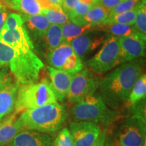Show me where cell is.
<instances>
[{"mask_svg": "<svg viewBox=\"0 0 146 146\" xmlns=\"http://www.w3.org/2000/svg\"><path fill=\"white\" fill-rule=\"evenodd\" d=\"M143 60H134L115 67L100 79L98 93L108 106L115 110L125 107L131 89L143 74Z\"/></svg>", "mask_w": 146, "mask_h": 146, "instance_id": "6da1fadb", "label": "cell"}, {"mask_svg": "<svg viewBox=\"0 0 146 146\" xmlns=\"http://www.w3.org/2000/svg\"><path fill=\"white\" fill-rule=\"evenodd\" d=\"M67 110L58 102L29 109L20 114L25 129L54 134L62 129L68 118Z\"/></svg>", "mask_w": 146, "mask_h": 146, "instance_id": "7a4b0ae2", "label": "cell"}, {"mask_svg": "<svg viewBox=\"0 0 146 146\" xmlns=\"http://www.w3.org/2000/svg\"><path fill=\"white\" fill-rule=\"evenodd\" d=\"M73 121H89L107 127L120 117V112L109 108L98 93L90 95L72 104Z\"/></svg>", "mask_w": 146, "mask_h": 146, "instance_id": "3957f363", "label": "cell"}, {"mask_svg": "<svg viewBox=\"0 0 146 146\" xmlns=\"http://www.w3.org/2000/svg\"><path fill=\"white\" fill-rule=\"evenodd\" d=\"M58 102L57 98L48 79L20 85L14 108V112L21 114L29 109Z\"/></svg>", "mask_w": 146, "mask_h": 146, "instance_id": "277c9868", "label": "cell"}, {"mask_svg": "<svg viewBox=\"0 0 146 146\" xmlns=\"http://www.w3.org/2000/svg\"><path fill=\"white\" fill-rule=\"evenodd\" d=\"M14 51L15 54L8 66L14 79L20 85L37 82L44 64L35 50Z\"/></svg>", "mask_w": 146, "mask_h": 146, "instance_id": "5b68a950", "label": "cell"}, {"mask_svg": "<svg viewBox=\"0 0 146 146\" xmlns=\"http://www.w3.org/2000/svg\"><path fill=\"white\" fill-rule=\"evenodd\" d=\"M118 54V38L109 36L104 41L101 49L92 58L85 62V65L87 68L100 75L117 66Z\"/></svg>", "mask_w": 146, "mask_h": 146, "instance_id": "8992f818", "label": "cell"}, {"mask_svg": "<svg viewBox=\"0 0 146 146\" xmlns=\"http://www.w3.org/2000/svg\"><path fill=\"white\" fill-rule=\"evenodd\" d=\"M98 74L84 67L72 76L66 99L70 104H74L86 97L96 93L100 81Z\"/></svg>", "mask_w": 146, "mask_h": 146, "instance_id": "52a82bcc", "label": "cell"}, {"mask_svg": "<svg viewBox=\"0 0 146 146\" xmlns=\"http://www.w3.org/2000/svg\"><path fill=\"white\" fill-rule=\"evenodd\" d=\"M145 119L131 115L122 122L117 136L120 146H145Z\"/></svg>", "mask_w": 146, "mask_h": 146, "instance_id": "ba28073f", "label": "cell"}, {"mask_svg": "<svg viewBox=\"0 0 146 146\" xmlns=\"http://www.w3.org/2000/svg\"><path fill=\"white\" fill-rule=\"evenodd\" d=\"M45 58L50 66L71 74H76L84 68L83 61L68 43L60 44L48 53Z\"/></svg>", "mask_w": 146, "mask_h": 146, "instance_id": "9c48e42d", "label": "cell"}, {"mask_svg": "<svg viewBox=\"0 0 146 146\" xmlns=\"http://www.w3.org/2000/svg\"><path fill=\"white\" fill-rule=\"evenodd\" d=\"M145 36H129L118 38L119 54L117 64L120 65L145 56Z\"/></svg>", "mask_w": 146, "mask_h": 146, "instance_id": "30bf717a", "label": "cell"}, {"mask_svg": "<svg viewBox=\"0 0 146 146\" xmlns=\"http://www.w3.org/2000/svg\"><path fill=\"white\" fill-rule=\"evenodd\" d=\"M69 131L74 146H91L101 133V126L89 121H72Z\"/></svg>", "mask_w": 146, "mask_h": 146, "instance_id": "8fae6325", "label": "cell"}, {"mask_svg": "<svg viewBox=\"0 0 146 146\" xmlns=\"http://www.w3.org/2000/svg\"><path fill=\"white\" fill-rule=\"evenodd\" d=\"M98 31H91L83 34L70 42L74 52L82 61L91 53L98 48L106 39V35Z\"/></svg>", "mask_w": 146, "mask_h": 146, "instance_id": "7c38bea8", "label": "cell"}, {"mask_svg": "<svg viewBox=\"0 0 146 146\" xmlns=\"http://www.w3.org/2000/svg\"><path fill=\"white\" fill-rule=\"evenodd\" d=\"M0 41L14 50H35L33 43L24 26L11 30H1Z\"/></svg>", "mask_w": 146, "mask_h": 146, "instance_id": "4fadbf2b", "label": "cell"}, {"mask_svg": "<svg viewBox=\"0 0 146 146\" xmlns=\"http://www.w3.org/2000/svg\"><path fill=\"white\" fill-rule=\"evenodd\" d=\"M47 72L51 87L54 91L58 102H64L66 99L70 85L74 74L66 71L47 66Z\"/></svg>", "mask_w": 146, "mask_h": 146, "instance_id": "5bb4252c", "label": "cell"}, {"mask_svg": "<svg viewBox=\"0 0 146 146\" xmlns=\"http://www.w3.org/2000/svg\"><path fill=\"white\" fill-rule=\"evenodd\" d=\"M54 134L25 129L14 137L8 146H53Z\"/></svg>", "mask_w": 146, "mask_h": 146, "instance_id": "9a60e30c", "label": "cell"}, {"mask_svg": "<svg viewBox=\"0 0 146 146\" xmlns=\"http://www.w3.org/2000/svg\"><path fill=\"white\" fill-rule=\"evenodd\" d=\"M25 130L20 114L14 112L0 121V146H8L21 131Z\"/></svg>", "mask_w": 146, "mask_h": 146, "instance_id": "2e32d148", "label": "cell"}, {"mask_svg": "<svg viewBox=\"0 0 146 146\" xmlns=\"http://www.w3.org/2000/svg\"><path fill=\"white\" fill-rule=\"evenodd\" d=\"M35 43V45H34V48L36 47L40 54L46 56L48 53L63 43L62 26L51 24L44 35L36 40Z\"/></svg>", "mask_w": 146, "mask_h": 146, "instance_id": "e0dca14e", "label": "cell"}, {"mask_svg": "<svg viewBox=\"0 0 146 146\" xmlns=\"http://www.w3.org/2000/svg\"><path fill=\"white\" fill-rule=\"evenodd\" d=\"M19 86L12 78L0 89V121L14 111Z\"/></svg>", "mask_w": 146, "mask_h": 146, "instance_id": "ac0fdd59", "label": "cell"}, {"mask_svg": "<svg viewBox=\"0 0 146 146\" xmlns=\"http://www.w3.org/2000/svg\"><path fill=\"white\" fill-rule=\"evenodd\" d=\"M21 14L23 19L24 27L33 43L44 35L51 25L43 14L32 16Z\"/></svg>", "mask_w": 146, "mask_h": 146, "instance_id": "d6986e66", "label": "cell"}, {"mask_svg": "<svg viewBox=\"0 0 146 146\" xmlns=\"http://www.w3.org/2000/svg\"><path fill=\"white\" fill-rule=\"evenodd\" d=\"M97 31L111 35V36L120 38L124 36L143 35L139 33L133 25L116 23H104L96 25ZM145 36V35H143Z\"/></svg>", "mask_w": 146, "mask_h": 146, "instance_id": "ffe728a7", "label": "cell"}, {"mask_svg": "<svg viewBox=\"0 0 146 146\" xmlns=\"http://www.w3.org/2000/svg\"><path fill=\"white\" fill-rule=\"evenodd\" d=\"M91 31H97L96 25L88 24L85 26H79L68 21L62 25L63 43H70L72 40Z\"/></svg>", "mask_w": 146, "mask_h": 146, "instance_id": "44dd1931", "label": "cell"}, {"mask_svg": "<svg viewBox=\"0 0 146 146\" xmlns=\"http://www.w3.org/2000/svg\"><path fill=\"white\" fill-rule=\"evenodd\" d=\"M6 4L12 10L25 15H38L43 12L37 0H10Z\"/></svg>", "mask_w": 146, "mask_h": 146, "instance_id": "7402d4cb", "label": "cell"}, {"mask_svg": "<svg viewBox=\"0 0 146 146\" xmlns=\"http://www.w3.org/2000/svg\"><path fill=\"white\" fill-rule=\"evenodd\" d=\"M146 96V75L143 73L134 83L131 89L125 107L131 106L145 99Z\"/></svg>", "mask_w": 146, "mask_h": 146, "instance_id": "603a6c76", "label": "cell"}, {"mask_svg": "<svg viewBox=\"0 0 146 146\" xmlns=\"http://www.w3.org/2000/svg\"><path fill=\"white\" fill-rule=\"evenodd\" d=\"M110 11L102 5L94 4L83 17L85 23L88 25H101L109 17Z\"/></svg>", "mask_w": 146, "mask_h": 146, "instance_id": "cb8c5ba5", "label": "cell"}, {"mask_svg": "<svg viewBox=\"0 0 146 146\" xmlns=\"http://www.w3.org/2000/svg\"><path fill=\"white\" fill-rule=\"evenodd\" d=\"M138 5H137L135 8L131 10L127 11V12H123V13L116 14V15L109 16L104 23H116L133 25L135 23V21Z\"/></svg>", "mask_w": 146, "mask_h": 146, "instance_id": "d4e9b609", "label": "cell"}, {"mask_svg": "<svg viewBox=\"0 0 146 146\" xmlns=\"http://www.w3.org/2000/svg\"><path fill=\"white\" fill-rule=\"evenodd\" d=\"M42 14L45 16L49 23L54 25H63L69 21L68 16L64 12L62 8L47 9L43 10Z\"/></svg>", "mask_w": 146, "mask_h": 146, "instance_id": "484cf974", "label": "cell"}, {"mask_svg": "<svg viewBox=\"0 0 146 146\" xmlns=\"http://www.w3.org/2000/svg\"><path fill=\"white\" fill-rule=\"evenodd\" d=\"M134 28L140 33L146 34V0H142L138 5L135 21L133 25Z\"/></svg>", "mask_w": 146, "mask_h": 146, "instance_id": "4316f807", "label": "cell"}, {"mask_svg": "<svg viewBox=\"0 0 146 146\" xmlns=\"http://www.w3.org/2000/svg\"><path fill=\"white\" fill-rule=\"evenodd\" d=\"M14 54L15 51L13 48L0 41V68L8 67Z\"/></svg>", "mask_w": 146, "mask_h": 146, "instance_id": "83f0119b", "label": "cell"}, {"mask_svg": "<svg viewBox=\"0 0 146 146\" xmlns=\"http://www.w3.org/2000/svg\"><path fill=\"white\" fill-rule=\"evenodd\" d=\"M53 146H74V142L68 128L61 129L54 140Z\"/></svg>", "mask_w": 146, "mask_h": 146, "instance_id": "f1b7e54d", "label": "cell"}, {"mask_svg": "<svg viewBox=\"0 0 146 146\" xmlns=\"http://www.w3.org/2000/svg\"><path fill=\"white\" fill-rule=\"evenodd\" d=\"M23 26L24 22L21 14L10 13L8 14L5 19V23L1 30H11Z\"/></svg>", "mask_w": 146, "mask_h": 146, "instance_id": "f546056e", "label": "cell"}, {"mask_svg": "<svg viewBox=\"0 0 146 146\" xmlns=\"http://www.w3.org/2000/svg\"><path fill=\"white\" fill-rule=\"evenodd\" d=\"M141 1L142 0H123L110 11L109 16L116 15V14L123 13V12L132 10L135 8L137 5L139 4Z\"/></svg>", "mask_w": 146, "mask_h": 146, "instance_id": "4dcf8cb0", "label": "cell"}, {"mask_svg": "<svg viewBox=\"0 0 146 146\" xmlns=\"http://www.w3.org/2000/svg\"><path fill=\"white\" fill-rule=\"evenodd\" d=\"M123 0H97L94 4H98L111 11Z\"/></svg>", "mask_w": 146, "mask_h": 146, "instance_id": "1f68e13d", "label": "cell"}, {"mask_svg": "<svg viewBox=\"0 0 146 146\" xmlns=\"http://www.w3.org/2000/svg\"><path fill=\"white\" fill-rule=\"evenodd\" d=\"M78 1V0H63L62 8L66 15L72 12Z\"/></svg>", "mask_w": 146, "mask_h": 146, "instance_id": "d6a6232c", "label": "cell"}, {"mask_svg": "<svg viewBox=\"0 0 146 146\" xmlns=\"http://www.w3.org/2000/svg\"><path fill=\"white\" fill-rule=\"evenodd\" d=\"M12 78V75L5 68H0V89Z\"/></svg>", "mask_w": 146, "mask_h": 146, "instance_id": "836d02e7", "label": "cell"}, {"mask_svg": "<svg viewBox=\"0 0 146 146\" xmlns=\"http://www.w3.org/2000/svg\"><path fill=\"white\" fill-rule=\"evenodd\" d=\"M107 133L106 131H101L98 138L91 146H105L107 139Z\"/></svg>", "mask_w": 146, "mask_h": 146, "instance_id": "e575fe53", "label": "cell"}, {"mask_svg": "<svg viewBox=\"0 0 146 146\" xmlns=\"http://www.w3.org/2000/svg\"><path fill=\"white\" fill-rule=\"evenodd\" d=\"M8 15V10H7L6 7H5L4 5H3V6L0 8V31H1V29L3 28L5 19H6Z\"/></svg>", "mask_w": 146, "mask_h": 146, "instance_id": "d590c367", "label": "cell"}, {"mask_svg": "<svg viewBox=\"0 0 146 146\" xmlns=\"http://www.w3.org/2000/svg\"><path fill=\"white\" fill-rule=\"evenodd\" d=\"M51 3H53L54 5H58V6H61L62 4L63 0H49Z\"/></svg>", "mask_w": 146, "mask_h": 146, "instance_id": "8d00e7d4", "label": "cell"}, {"mask_svg": "<svg viewBox=\"0 0 146 146\" xmlns=\"http://www.w3.org/2000/svg\"><path fill=\"white\" fill-rule=\"evenodd\" d=\"M105 146H114V141L110 137H107Z\"/></svg>", "mask_w": 146, "mask_h": 146, "instance_id": "74e56055", "label": "cell"}, {"mask_svg": "<svg viewBox=\"0 0 146 146\" xmlns=\"http://www.w3.org/2000/svg\"><path fill=\"white\" fill-rule=\"evenodd\" d=\"M78 1H81L82 3H87V4H91V5L94 4V0H78Z\"/></svg>", "mask_w": 146, "mask_h": 146, "instance_id": "f35d334b", "label": "cell"}, {"mask_svg": "<svg viewBox=\"0 0 146 146\" xmlns=\"http://www.w3.org/2000/svg\"><path fill=\"white\" fill-rule=\"evenodd\" d=\"M2 6H3V3H2V2H1V0H0V8H1Z\"/></svg>", "mask_w": 146, "mask_h": 146, "instance_id": "ab89813d", "label": "cell"}, {"mask_svg": "<svg viewBox=\"0 0 146 146\" xmlns=\"http://www.w3.org/2000/svg\"><path fill=\"white\" fill-rule=\"evenodd\" d=\"M4 1H5V2H8V1H10V0H4Z\"/></svg>", "mask_w": 146, "mask_h": 146, "instance_id": "60d3db41", "label": "cell"}, {"mask_svg": "<svg viewBox=\"0 0 146 146\" xmlns=\"http://www.w3.org/2000/svg\"><path fill=\"white\" fill-rule=\"evenodd\" d=\"M96 1H97V0H94V3H96Z\"/></svg>", "mask_w": 146, "mask_h": 146, "instance_id": "b9f144b4", "label": "cell"}]
</instances>
